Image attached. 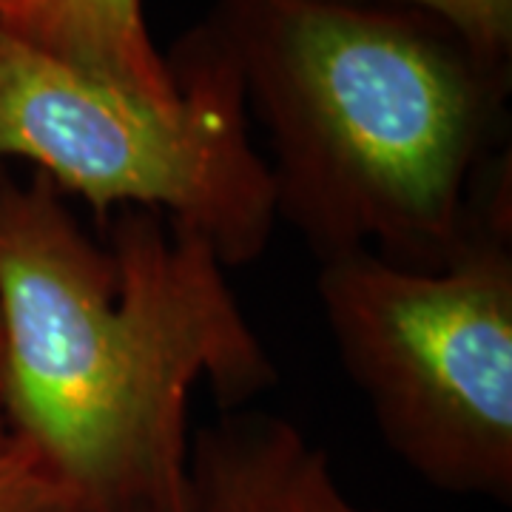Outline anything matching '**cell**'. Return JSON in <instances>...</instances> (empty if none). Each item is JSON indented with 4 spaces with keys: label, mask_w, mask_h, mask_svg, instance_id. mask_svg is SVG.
Instances as JSON below:
<instances>
[{
    "label": "cell",
    "mask_w": 512,
    "mask_h": 512,
    "mask_svg": "<svg viewBox=\"0 0 512 512\" xmlns=\"http://www.w3.org/2000/svg\"><path fill=\"white\" fill-rule=\"evenodd\" d=\"M217 251L148 208L100 239L43 174L0 168V396L86 512H185L200 382L237 410L279 382Z\"/></svg>",
    "instance_id": "6da1fadb"
},
{
    "label": "cell",
    "mask_w": 512,
    "mask_h": 512,
    "mask_svg": "<svg viewBox=\"0 0 512 512\" xmlns=\"http://www.w3.org/2000/svg\"><path fill=\"white\" fill-rule=\"evenodd\" d=\"M211 23L265 128L276 214L319 262L441 271L510 205V66L413 9L217 0Z\"/></svg>",
    "instance_id": "7a4b0ae2"
},
{
    "label": "cell",
    "mask_w": 512,
    "mask_h": 512,
    "mask_svg": "<svg viewBox=\"0 0 512 512\" xmlns=\"http://www.w3.org/2000/svg\"><path fill=\"white\" fill-rule=\"evenodd\" d=\"M168 103L114 89L0 26V168L20 160L103 228L148 208L200 234L225 268L265 254L279 222L271 168L248 131L239 66L211 20L165 60Z\"/></svg>",
    "instance_id": "3957f363"
},
{
    "label": "cell",
    "mask_w": 512,
    "mask_h": 512,
    "mask_svg": "<svg viewBox=\"0 0 512 512\" xmlns=\"http://www.w3.org/2000/svg\"><path fill=\"white\" fill-rule=\"evenodd\" d=\"M512 222L490 211L441 271L319 262L333 348L384 444L444 493L512 498Z\"/></svg>",
    "instance_id": "277c9868"
},
{
    "label": "cell",
    "mask_w": 512,
    "mask_h": 512,
    "mask_svg": "<svg viewBox=\"0 0 512 512\" xmlns=\"http://www.w3.org/2000/svg\"><path fill=\"white\" fill-rule=\"evenodd\" d=\"M185 512H384L359 504L293 421L225 410L194 433Z\"/></svg>",
    "instance_id": "5b68a950"
},
{
    "label": "cell",
    "mask_w": 512,
    "mask_h": 512,
    "mask_svg": "<svg viewBox=\"0 0 512 512\" xmlns=\"http://www.w3.org/2000/svg\"><path fill=\"white\" fill-rule=\"evenodd\" d=\"M18 37L114 89L157 103L177 97L171 69L148 37L143 0H35Z\"/></svg>",
    "instance_id": "8992f818"
},
{
    "label": "cell",
    "mask_w": 512,
    "mask_h": 512,
    "mask_svg": "<svg viewBox=\"0 0 512 512\" xmlns=\"http://www.w3.org/2000/svg\"><path fill=\"white\" fill-rule=\"evenodd\" d=\"M0 512H86L32 441L0 436Z\"/></svg>",
    "instance_id": "52a82bcc"
},
{
    "label": "cell",
    "mask_w": 512,
    "mask_h": 512,
    "mask_svg": "<svg viewBox=\"0 0 512 512\" xmlns=\"http://www.w3.org/2000/svg\"><path fill=\"white\" fill-rule=\"evenodd\" d=\"M342 3H382L413 9L444 23L476 55L490 63L510 66L512 55V0H342Z\"/></svg>",
    "instance_id": "ba28073f"
},
{
    "label": "cell",
    "mask_w": 512,
    "mask_h": 512,
    "mask_svg": "<svg viewBox=\"0 0 512 512\" xmlns=\"http://www.w3.org/2000/svg\"><path fill=\"white\" fill-rule=\"evenodd\" d=\"M32 9L35 0H0V26L15 35H23L32 20Z\"/></svg>",
    "instance_id": "9c48e42d"
},
{
    "label": "cell",
    "mask_w": 512,
    "mask_h": 512,
    "mask_svg": "<svg viewBox=\"0 0 512 512\" xmlns=\"http://www.w3.org/2000/svg\"><path fill=\"white\" fill-rule=\"evenodd\" d=\"M6 433V419H3V396H0V436Z\"/></svg>",
    "instance_id": "30bf717a"
}]
</instances>
